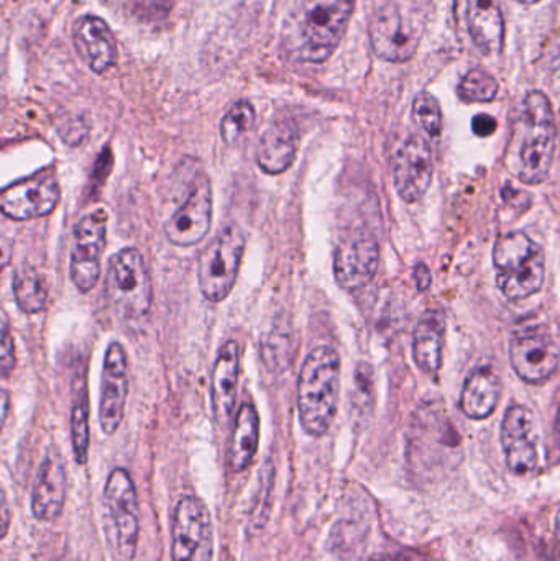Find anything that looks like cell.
I'll return each instance as SVG.
<instances>
[{"label":"cell","mask_w":560,"mask_h":561,"mask_svg":"<svg viewBox=\"0 0 560 561\" xmlns=\"http://www.w3.org/2000/svg\"><path fill=\"white\" fill-rule=\"evenodd\" d=\"M213 559V519L206 503L196 496L181 497L171 524V561Z\"/></svg>","instance_id":"ba28073f"},{"label":"cell","mask_w":560,"mask_h":561,"mask_svg":"<svg viewBox=\"0 0 560 561\" xmlns=\"http://www.w3.org/2000/svg\"><path fill=\"white\" fill-rule=\"evenodd\" d=\"M72 43L79 58L95 75H104L117 62V39L101 16H79L72 25Z\"/></svg>","instance_id":"d6986e66"},{"label":"cell","mask_w":560,"mask_h":561,"mask_svg":"<svg viewBox=\"0 0 560 561\" xmlns=\"http://www.w3.org/2000/svg\"><path fill=\"white\" fill-rule=\"evenodd\" d=\"M499 81L485 69L476 68L464 76L459 84V98L469 104L492 102L499 95Z\"/></svg>","instance_id":"f1b7e54d"},{"label":"cell","mask_w":560,"mask_h":561,"mask_svg":"<svg viewBox=\"0 0 560 561\" xmlns=\"http://www.w3.org/2000/svg\"><path fill=\"white\" fill-rule=\"evenodd\" d=\"M380 247L372 233L354 230L339 240L334 252V276L348 293L364 289L377 275Z\"/></svg>","instance_id":"30bf717a"},{"label":"cell","mask_w":560,"mask_h":561,"mask_svg":"<svg viewBox=\"0 0 560 561\" xmlns=\"http://www.w3.org/2000/svg\"><path fill=\"white\" fill-rule=\"evenodd\" d=\"M2 537H5L9 529V506H7L5 494L2 496Z\"/></svg>","instance_id":"d590c367"},{"label":"cell","mask_w":560,"mask_h":561,"mask_svg":"<svg viewBox=\"0 0 560 561\" xmlns=\"http://www.w3.org/2000/svg\"><path fill=\"white\" fill-rule=\"evenodd\" d=\"M370 42L375 55L388 62H407L420 45L414 25L393 5H387L372 20Z\"/></svg>","instance_id":"ac0fdd59"},{"label":"cell","mask_w":560,"mask_h":561,"mask_svg":"<svg viewBox=\"0 0 560 561\" xmlns=\"http://www.w3.org/2000/svg\"><path fill=\"white\" fill-rule=\"evenodd\" d=\"M245 232L236 224L219 230L203 250L197 265V283L204 299L222 302L232 293L245 255Z\"/></svg>","instance_id":"8992f818"},{"label":"cell","mask_w":560,"mask_h":561,"mask_svg":"<svg viewBox=\"0 0 560 561\" xmlns=\"http://www.w3.org/2000/svg\"><path fill=\"white\" fill-rule=\"evenodd\" d=\"M496 286L510 300L528 299L542 289L546 278L545 250L525 232H508L493 247Z\"/></svg>","instance_id":"277c9868"},{"label":"cell","mask_w":560,"mask_h":561,"mask_svg":"<svg viewBox=\"0 0 560 561\" xmlns=\"http://www.w3.org/2000/svg\"><path fill=\"white\" fill-rule=\"evenodd\" d=\"M510 363L523 381L541 385L558 369L559 343L551 333L541 329L515 333L510 342Z\"/></svg>","instance_id":"7c38bea8"},{"label":"cell","mask_w":560,"mask_h":561,"mask_svg":"<svg viewBox=\"0 0 560 561\" xmlns=\"http://www.w3.org/2000/svg\"><path fill=\"white\" fill-rule=\"evenodd\" d=\"M503 454L506 467L516 477H528L539 467L535 419L526 405L515 404L506 411L502 422Z\"/></svg>","instance_id":"2e32d148"},{"label":"cell","mask_w":560,"mask_h":561,"mask_svg":"<svg viewBox=\"0 0 560 561\" xmlns=\"http://www.w3.org/2000/svg\"><path fill=\"white\" fill-rule=\"evenodd\" d=\"M357 0H295L286 16V49L296 61L322 65L347 33Z\"/></svg>","instance_id":"6da1fadb"},{"label":"cell","mask_w":560,"mask_h":561,"mask_svg":"<svg viewBox=\"0 0 560 561\" xmlns=\"http://www.w3.org/2000/svg\"><path fill=\"white\" fill-rule=\"evenodd\" d=\"M368 561H390L388 559H381V557H375V559H370Z\"/></svg>","instance_id":"f35d334b"},{"label":"cell","mask_w":560,"mask_h":561,"mask_svg":"<svg viewBox=\"0 0 560 561\" xmlns=\"http://www.w3.org/2000/svg\"><path fill=\"white\" fill-rule=\"evenodd\" d=\"M66 503V470L59 455L49 454L39 465L32 491V513L39 523L61 516Z\"/></svg>","instance_id":"44dd1931"},{"label":"cell","mask_w":560,"mask_h":561,"mask_svg":"<svg viewBox=\"0 0 560 561\" xmlns=\"http://www.w3.org/2000/svg\"><path fill=\"white\" fill-rule=\"evenodd\" d=\"M447 320L443 309L424 310L414 327L413 358L424 375L436 376L443 368Z\"/></svg>","instance_id":"7402d4cb"},{"label":"cell","mask_w":560,"mask_h":561,"mask_svg":"<svg viewBox=\"0 0 560 561\" xmlns=\"http://www.w3.org/2000/svg\"><path fill=\"white\" fill-rule=\"evenodd\" d=\"M104 503L112 540L118 557L132 561L137 556L140 513L134 480L125 468H115L104 488Z\"/></svg>","instance_id":"52a82bcc"},{"label":"cell","mask_w":560,"mask_h":561,"mask_svg":"<svg viewBox=\"0 0 560 561\" xmlns=\"http://www.w3.org/2000/svg\"><path fill=\"white\" fill-rule=\"evenodd\" d=\"M213 224V187L209 178L201 174L194 181L186 203L164 224V236L174 247L187 249L209 233Z\"/></svg>","instance_id":"5bb4252c"},{"label":"cell","mask_w":560,"mask_h":561,"mask_svg":"<svg viewBox=\"0 0 560 561\" xmlns=\"http://www.w3.org/2000/svg\"><path fill=\"white\" fill-rule=\"evenodd\" d=\"M240 379V345L236 340L224 343L217 355L210 379V402L214 417L220 427L229 424L236 411Z\"/></svg>","instance_id":"ffe728a7"},{"label":"cell","mask_w":560,"mask_h":561,"mask_svg":"<svg viewBox=\"0 0 560 561\" xmlns=\"http://www.w3.org/2000/svg\"><path fill=\"white\" fill-rule=\"evenodd\" d=\"M516 2L523 3V5H535V3L542 2V0H516Z\"/></svg>","instance_id":"74e56055"},{"label":"cell","mask_w":560,"mask_h":561,"mask_svg":"<svg viewBox=\"0 0 560 561\" xmlns=\"http://www.w3.org/2000/svg\"><path fill=\"white\" fill-rule=\"evenodd\" d=\"M61 199V187L55 171L45 170L7 187L0 197V209L7 219H36L52 214Z\"/></svg>","instance_id":"8fae6325"},{"label":"cell","mask_w":560,"mask_h":561,"mask_svg":"<svg viewBox=\"0 0 560 561\" xmlns=\"http://www.w3.org/2000/svg\"><path fill=\"white\" fill-rule=\"evenodd\" d=\"M414 279L418 283V289L426 290L427 287L431 286V272L424 263H420V265L414 268Z\"/></svg>","instance_id":"e575fe53"},{"label":"cell","mask_w":560,"mask_h":561,"mask_svg":"<svg viewBox=\"0 0 560 561\" xmlns=\"http://www.w3.org/2000/svg\"><path fill=\"white\" fill-rule=\"evenodd\" d=\"M413 118L427 137L439 138L443 134V111L431 92L423 91L414 98Z\"/></svg>","instance_id":"4dcf8cb0"},{"label":"cell","mask_w":560,"mask_h":561,"mask_svg":"<svg viewBox=\"0 0 560 561\" xmlns=\"http://www.w3.org/2000/svg\"><path fill=\"white\" fill-rule=\"evenodd\" d=\"M255 122V107L245 99L236 102L220 121V137H222L224 144L229 147L239 144L249 131L253 130Z\"/></svg>","instance_id":"4316f807"},{"label":"cell","mask_w":560,"mask_h":561,"mask_svg":"<svg viewBox=\"0 0 560 561\" xmlns=\"http://www.w3.org/2000/svg\"><path fill=\"white\" fill-rule=\"evenodd\" d=\"M130 375L128 358L122 343L107 346L102 366L101 399H99V424L105 435H114L122 425L127 404Z\"/></svg>","instance_id":"4fadbf2b"},{"label":"cell","mask_w":560,"mask_h":561,"mask_svg":"<svg viewBox=\"0 0 560 561\" xmlns=\"http://www.w3.org/2000/svg\"><path fill=\"white\" fill-rule=\"evenodd\" d=\"M434 161L430 145L420 135H411L398 148L393 161V183L398 196L416 204L433 184Z\"/></svg>","instance_id":"9a60e30c"},{"label":"cell","mask_w":560,"mask_h":561,"mask_svg":"<svg viewBox=\"0 0 560 561\" xmlns=\"http://www.w3.org/2000/svg\"><path fill=\"white\" fill-rule=\"evenodd\" d=\"M556 144L558 125L551 101L545 92H528L522 105L518 148L510 171L526 186L545 183L555 163Z\"/></svg>","instance_id":"7a4b0ae2"},{"label":"cell","mask_w":560,"mask_h":561,"mask_svg":"<svg viewBox=\"0 0 560 561\" xmlns=\"http://www.w3.org/2000/svg\"><path fill=\"white\" fill-rule=\"evenodd\" d=\"M454 12L483 56H499L505 45V19L496 0H456Z\"/></svg>","instance_id":"e0dca14e"},{"label":"cell","mask_w":560,"mask_h":561,"mask_svg":"<svg viewBox=\"0 0 560 561\" xmlns=\"http://www.w3.org/2000/svg\"><path fill=\"white\" fill-rule=\"evenodd\" d=\"M260 444V415L253 402L245 401L237 411L229 447V465L242 473L252 465Z\"/></svg>","instance_id":"d4e9b609"},{"label":"cell","mask_w":560,"mask_h":561,"mask_svg":"<svg viewBox=\"0 0 560 561\" xmlns=\"http://www.w3.org/2000/svg\"><path fill=\"white\" fill-rule=\"evenodd\" d=\"M15 343H13L12 335H10L7 322H3L2 346H0V369H2L3 378H7V376L12 373V369L15 368Z\"/></svg>","instance_id":"d6a6232c"},{"label":"cell","mask_w":560,"mask_h":561,"mask_svg":"<svg viewBox=\"0 0 560 561\" xmlns=\"http://www.w3.org/2000/svg\"><path fill=\"white\" fill-rule=\"evenodd\" d=\"M132 13L144 22H160L170 15L174 0H128Z\"/></svg>","instance_id":"1f68e13d"},{"label":"cell","mask_w":560,"mask_h":561,"mask_svg":"<svg viewBox=\"0 0 560 561\" xmlns=\"http://www.w3.org/2000/svg\"><path fill=\"white\" fill-rule=\"evenodd\" d=\"M341 356L332 346L311 350L298 378V412L302 431L311 437L328 434L338 414Z\"/></svg>","instance_id":"3957f363"},{"label":"cell","mask_w":560,"mask_h":561,"mask_svg":"<svg viewBox=\"0 0 560 561\" xmlns=\"http://www.w3.org/2000/svg\"><path fill=\"white\" fill-rule=\"evenodd\" d=\"M502 381L490 366L470 373L460 392V409L472 421H485L499 408Z\"/></svg>","instance_id":"cb8c5ba5"},{"label":"cell","mask_w":560,"mask_h":561,"mask_svg":"<svg viewBox=\"0 0 560 561\" xmlns=\"http://www.w3.org/2000/svg\"><path fill=\"white\" fill-rule=\"evenodd\" d=\"M107 210L99 209L85 214L72 233L69 276L81 294L91 293L101 278L102 253L107 245Z\"/></svg>","instance_id":"9c48e42d"},{"label":"cell","mask_w":560,"mask_h":561,"mask_svg":"<svg viewBox=\"0 0 560 561\" xmlns=\"http://www.w3.org/2000/svg\"><path fill=\"white\" fill-rule=\"evenodd\" d=\"M13 297L16 307L23 313H38L45 309L48 300V287L45 278L38 270L33 266H22L13 275Z\"/></svg>","instance_id":"484cf974"},{"label":"cell","mask_w":560,"mask_h":561,"mask_svg":"<svg viewBox=\"0 0 560 561\" xmlns=\"http://www.w3.org/2000/svg\"><path fill=\"white\" fill-rule=\"evenodd\" d=\"M556 543H558L559 559H560V510L556 516Z\"/></svg>","instance_id":"8d00e7d4"},{"label":"cell","mask_w":560,"mask_h":561,"mask_svg":"<svg viewBox=\"0 0 560 561\" xmlns=\"http://www.w3.org/2000/svg\"><path fill=\"white\" fill-rule=\"evenodd\" d=\"M71 442L72 454L78 465L88 463L89 442H91V428H89V404L85 394L76 399L71 412Z\"/></svg>","instance_id":"f546056e"},{"label":"cell","mask_w":560,"mask_h":561,"mask_svg":"<svg viewBox=\"0 0 560 561\" xmlns=\"http://www.w3.org/2000/svg\"><path fill=\"white\" fill-rule=\"evenodd\" d=\"M292 333L288 330L275 329L262 336L260 352L266 368L272 373H282L293 362Z\"/></svg>","instance_id":"83f0119b"},{"label":"cell","mask_w":560,"mask_h":561,"mask_svg":"<svg viewBox=\"0 0 560 561\" xmlns=\"http://www.w3.org/2000/svg\"><path fill=\"white\" fill-rule=\"evenodd\" d=\"M496 127H499V125H496V121L492 115L480 114L473 117L472 130L477 137H490V135L495 134Z\"/></svg>","instance_id":"836d02e7"},{"label":"cell","mask_w":560,"mask_h":561,"mask_svg":"<svg viewBox=\"0 0 560 561\" xmlns=\"http://www.w3.org/2000/svg\"><path fill=\"white\" fill-rule=\"evenodd\" d=\"M105 296L118 316L144 319L153 304V284L144 255L137 249L121 250L108 260Z\"/></svg>","instance_id":"5b68a950"},{"label":"cell","mask_w":560,"mask_h":561,"mask_svg":"<svg viewBox=\"0 0 560 561\" xmlns=\"http://www.w3.org/2000/svg\"><path fill=\"white\" fill-rule=\"evenodd\" d=\"M298 153V131L292 122L279 121L270 125L256 147V163L263 173L279 176L295 163Z\"/></svg>","instance_id":"603a6c76"}]
</instances>
